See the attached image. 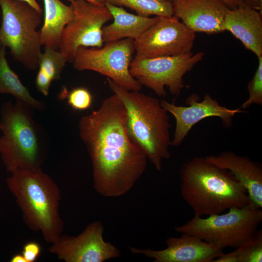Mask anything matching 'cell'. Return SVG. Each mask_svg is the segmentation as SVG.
<instances>
[{"label":"cell","mask_w":262,"mask_h":262,"mask_svg":"<svg viewBox=\"0 0 262 262\" xmlns=\"http://www.w3.org/2000/svg\"><path fill=\"white\" fill-rule=\"evenodd\" d=\"M126 116L124 104L114 94L79 120V135L92 162L94 187L104 197L126 194L147 168L146 156L128 136Z\"/></svg>","instance_id":"6da1fadb"},{"label":"cell","mask_w":262,"mask_h":262,"mask_svg":"<svg viewBox=\"0 0 262 262\" xmlns=\"http://www.w3.org/2000/svg\"><path fill=\"white\" fill-rule=\"evenodd\" d=\"M180 194L195 214L211 215L250 205L245 188L228 170L195 157L180 170Z\"/></svg>","instance_id":"7a4b0ae2"},{"label":"cell","mask_w":262,"mask_h":262,"mask_svg":"<svg viewBox=\"0 0 262 262\" xmlns=\"http://www.w3.org/2000/svg\"><path fill=\"white\" fill-rule=\"evenodd\" d=\"M108 86L124 104L126 129L131 142L147 157L158 171L170 157L171 125L167 111L157 98L140 91H130L107 78Z\"/></svg>","instance_id":"3957f363"},{"label":"cell","mask_w":262,"mask_h":262,"mask_svg":"<svg viewBox=\"0 0 262 262\" xmlns=\"http://www.w3.org/2000/svg\"><path fill=\"white\" fill-rule=\"evenodd\" d=\"M6 184L15 197L26 225L40 231L48 243L56 242L64 229L59 210L61 192L41 167L19 169L11 173Z\"/></svg>","instance_id":"277c9868"},{"label":"cell","mask_w":262,"mask_h":262,"mask_svg":"<svg viewBox=\"0 0 262 262\" xmlns=\"http://www.w3.org/2000/svg\"><path fill=\"white\" fill-rule=\"evenodd\" d=\"M0 155L6 170L39 168L47 147L44 134L33 118V110L19 101L4 103L0 110Z\"/></svg>","instance_id":"5b68a950"},{"label":"cell","mask_w":262,"mask_h":262,"mask_svg":"<svg viewBox=\"0 0 262 262\" xmlns=\"http://www.w3.org/2000/svg\"><path fill=\"white\" fill-rule=\"evenodd\" d=\"M0 43L10 49L15 61L28 69L36 70L42 46L36 29L42 13L21 0H0Z\"/></svg>","instance_id":"8992f818"},{"label":"cell","mask_w":262,"mask_h":262,"mask_svg":"<svg viewBox=\"0 0 262 262\" xmlns=\"http://www.w3.org/2000/svg\"><path fill=\"white\" fill-rule=\"evenodd\" d=\"M225 213L208 217L194 214L185 224L175 230L195 236L222 249L237 248L254 234L262 221V209L250 205L233 207Z\"/></svg>","instance_id":"52a82bcc"},{"label":"cell","mask_w":262,"mask_h":262,"mask_svg":"<svg viewBox=\"0 0 262 262\" xmlns=\"http://www.w3.org/2000/svg\"><path fill=\"white\" fill-rule=\"evenodd\" d=\"M203 51H191L176 56L146 58L135 55L130 66V72L142 86L152 90L160 97L166 96L165 87L178 97L185 86L183 77L201 61Z\"/></svg>","instance_id":"ba28073f"},{"label":"cell","mask_w":262,"mask_h":262,"mask_svg":"<svg viewBox=\"0 0 262 262\" xmlns=\"http://www.w3.org/2000/svg\"><path fill=\"white\" fill-rule=\"evenodd\" d=\"M134 41L125 38L104 43L100 48L81 47L76 52L73 66L79 71L98 72L128 90L140 91L142 86L129 70L135 51Z\"/></svg>","instance_id":"9c48e42d"},{"label":"cell","mask_w":262,"mask_h":262,"mask_svg":"<svg viewBox=\"0 0 262 262\" xmlns=\"http://www.w3.org/2000/svg\"><path fill=\"white\" fill-rule=\"evenodd\" d=\"M74 16L62 33L59 51L72 63L81 47L100 48L104 44L102 28L113 18L105 5H97L86 0H74Z\"/></svg>","instance_id":"30bf717a"},{"label":"cell","mask_w":262,"mask_h":262,"mask_svg":"<svg viewBox=\"0 0 262 262\" xmlns=\"http://www.w3.org/2000/svg\"><path fill=\"white\" fill-rule=\"evenodd\" d=\"M195 38L196 33L175 16L160 17L135 40L136 55L156 58L188 53Z\"/></svg>","instance_id":"8fae6325"},{"label":"cell","mask_w":262,"mask_h":262,"mask_svg":"<svg viewBox=\"0 0 262 262\" xmlns=\"http://www.w3.org/2000/svg\"><path fill=\"white\" fill-rule=\"evenodd\" d=\"M104 230L101 221H94L77 236L62 235L49 251L66 262H103L119 257L118 248L104 241Z\"/></svg>","instance_id":"7c38bea8"},{"label":"cell","mask_w":262,"mask_h":262,"mask_svg":"<svg viewBox=\"0 0 262 262\" xmlns=\"http://www.w3.org/2000/svg\"><path fill=\"white\" fill-rule=\"evenodd\" d=\"M161 106L171 113L176 120V128L171 146L177 147L183 141L192 127L209 117H218L225 127L232 125V118L238 113H244L240 108L230 109L221 106L215 99L206 94L199 101V96L192 94L186 100L188 106H177L165 100L160 101Z\"/></svg>","instance_id":"4fadbf2b"},{"label":"cell","mask_w":262,"mask_h":262,"mask_svg":"<svg viewBox=\"0 0 262 262\" xmlns=\"http://www.w3.org/2000/svg\"><path fill=\"white\" fill-rule=\"evenodd\" d=\"M167 247L163 250L129 247L134 254L151 258L154 262H212L220 256L223 249L188 234L170 237L166 240Z\"/></svg>","instance_id":"5bb4252c"},{"label":"cell","mask_w":262,"mask_h":262,"mask_svg":"<svg viewBox=\"0 0 262 262\" xmlns=\"http://www.w3.org/2000/svg\"><path fill=\"white\" fill-rule=\"evenodd\" d=\"M173 16L195 33H222L229 9L222 0H172Z\"/></svg>","instance_id":"9a60e30c"},{"label":"cell","mask_w":262,"mask_h":262,"mask_svg":"<svg viewBox=\"0 0 262 262\" xmlns=\"http://www.w3.org/2000/svg\"><path fill=\"white\" fill-rule=\"evenodd\" d=\"M209 163L229 171L245 188L254 208H262V168L246 156L227 151L204 157Z\"/></svg>","instance_id":"2e32d148"},{"label":"cell","mask_w":262,"mask_h":262,"mask_svg":"<svg viewBox=\"0 0 262 262\" xmlns=\"http://www.w3.org/2000/svg\"><path fill=\"white\" fill-rule=\"evenodd\" d=\"M224 29L231 33L257 57L262 56V13L244 3L229 9Z\"/></svg>","instance_id":"e0dca14e"},{"label":"cell","mask_w":262,"mask_h":262,"mask_svg":"<svg viewBox=\"0 0 262 262\" xmlns=\"http://www.w3.org/2000/svg\"><path fill=\"white\" fill-rule=\"evenodd\" d=\"M112 15L113 22L102 28L104 43L125 38L134 40L152 25L160 16L150 17L131 14L123 8L109 3H105Z\"/></svg>","instance_id":"ac0fdd59"},{"label":"cell","mask_w":262,"mask_h":262,"mask_svg":"<svg viewBox=\"0 0 262 262\" xmlns=\"http://www.w3.org/2000/svg\"><path fill=\"white\" fill-rule=\"evenodd\" d=\"M44 20L40 31L42 45L58 49L61 37L66 24L74 16L71 3L66 5L60 0H43Z\"/></svg>","instance_id":"d6986e66"},{"label":"cell","mask_w":262,"mask_h":262,"mask_svg":"<svg viewBox=\"0 0 262 262\" xmlns=\"http://www.w3.org/2000/svg\"><path fill=\"white\" fill-rule=\"evenodd\" d=\"M6 49L0 43V94H10L16 101L22 102L33 110H43L45 108L44 103L32 96L10 67L6 59Z\"/></svg>","instance_id":"ffe728a7"},{"label":"cell","mask_w":262,"mask_h":262,"mask_svg":"<svg viewBox=\"0 0 262 262\" xmlns=\"http://www.w3.org/2000/svg\"><path fill=\"white\" fill-rule=\"evenodd\" d=\"M67 62L59 50L45 47L39 57L38 71L35 79L37 90L44 96L49 94L51 82L60 79L61 74Z\"/></svg>","instance_id":"44dd1931"},{"label":"cell","mask_w":262,"mask_h":262,"mask_svg":"<svg viewBox=\"0 0 262 262\" xmlns=\"http://www.w3.org/2000/svg\"><path fill=\"white\" fill-rule=\"evenodd\" d=\"M262 231H257L236 249L223 253L213 262H262Z\"/></svg>","instance_id":"7402d4cb"},{"label":"cell","mask_w":262,"mask_h":262,"mask_svg":"<svg viewBox=\"0 0 262 262\" xmlns=\"http://www.w3.org/2000/svg\"><path fill=\"white\" fill-rule=\"evenodd\" d=\"M112 5L128 7L137 15L149 17L155 15L160 17L173 16L172 3L169 0H105Z\"/></svg>","instance_id":"603a6c76"},{"label":"cell","mask_w":262,"mask_h":262,"mask_svg":"<svg viewBox=\"0 0 262 262\" xmlns=\"http://www.w3.org/2000/svg\"><path fill=\"white\" fill-rule=\"evenodd\" d=\"M59 99H66L68 104L74 110L82 111L89 108L93 96L88 89L83 87L73 88L68 92L64 88L59 95Z\"/></svg>","instance_id":"cb8c5ba5"},{"label":"cell","mask_w":262,"mask_h":262,"mask_svg":"<svg viewBox=\"0 0 262 262\" xmlns=\"http://www.w3.org/2000/svg\"><path fill=\"white\" fill-rule=\"evenodd\" d=\"M258 58V67L247 86L249 98L240 107L242 110L253 104H262V56Z\"/></svg>","instance_id":"d4e9b609"},{"label":"cell","mask_w":262,"mask_h":262,"mask_svg":"<svg viewBox=\"0 0 262 262\" xmlns=\"http://www.w3.org/2000/svg\"><path fill=\"white\" fill-rule=\"evenodd\" d=\"M41 247L37 242L31 241L24 245L22 254L26 262H34L40 256Z\"/></svg>","instance_id":"484cf974"},{"label":"cell","mask_w":262,"mask_h":262,"mask_svg":"<svg viewBox=\"0 0 262 262\" xmlns=\"http://www.w3.org/2000/svg\"><path fill=\"white\" fill-rule=\"evenodd\" d=\"M246 5L262 13V0H243Z\"/></svg>","instance_id":"4316f807"},{"label":"cell","mask_w":262,"mask_h":262,"mask_svg":"<svg viewBox=\"0 0 262 262\" xmlns=\"http://www.w3.org/2000/svg\"><path fill=\"white\" fill-rule=\"evenodd\" d=\"M25 1L36 9L39 12L43 13V10L36 0H21Z\"/></svg>","instance_id":"83f0119b"},{"label":"cell","mask_w":262,"mask_h":262,"mask_svg":"<svg viewBox=\"0 0 262 262\" xmlns=\"http://www.w3.org/2000/svg\"><path fill=\"white\" fill-rule=\"evenodd\" d=\"M10 262H26L22 254H16L11 259Z\"/></svg>","instance_id":"f1b7e54d"},{"label":"cell","mask_w":262,"mask_h":262,"mask_svg":"<svg viewBox=\"0 0 262 262\" xmlns=\"http://www.w3.org/2000/svg\"><path fill=\"white\" fill-rule=\"evenodd\" d=\"M229 9L235 8L237 5L233 0H222Z\"/></svg>","instance_id":"f546056e"},{"label":"cell","mask_w":262,"mask_h":262,"mask_svg":"<svg viewBox=\"0 0 262 262\" xmlns=\"http://www.w3.org/2000/svg\"><path fill=\"white\" fill-rule=\"evenodd\" d=\"M96 4L104 5L105 3V0H92Z\"/></svg>","instance_id":"4dcf8cb0"},{"label":"cell","mask_w":262,"mask_h":262,"mask_svg":"<svg viewBox=\"0 0 262 262\" xmlns=\"http://www.w3.org/2000/svg\"><path fill=\"white\" fill-rule=\"evenodd\" d=\"M234 2L238 5L239 4H243V0H233Z\"/></svg>","instance_id":"1f68e13d"},{"label":"cell","mask_w":262,"mask_h":262,"mask_svg":"<svg viewBox=\"0 0 262 262\" xmlns=\"http://www.w3.org/2000/svg\"><path fill=\"white\" fill-rule=\"evenodd\" d=\"M68 0V1H69L70 3L72 2L74 0ZM87 0L90 2H92L93 3H94V4H96L92 0ZM98 5V4H97Z\"/></svg>","instance_id":"d6a6232c"},{"label":"cell","mask_w":262,"mask_h":262,"mask_svg":"<svg viewBox=\"0 0 262 262\" xmlns=\"http://www.w3.org/2000/svg\"><path fill=\"white\" fill-rule=\"evenodd\" d=\"M0 127H1V121H0Z\"/></svg>","instance_id":"836d02e7"},{"label":"cell","mask_w":262,"mask_h":262,"mask_svg":"<svg viewBox=\"0 0 262 262\" xmlns=\"http://www.w3.org/2000/svg\"><path fill=\"white\" fill-rule=\"evenodd\" d=\"M169 0L171 2V1H172V0Z\"/></svg>","instance_id":"e575fe53"}]
</instances>
